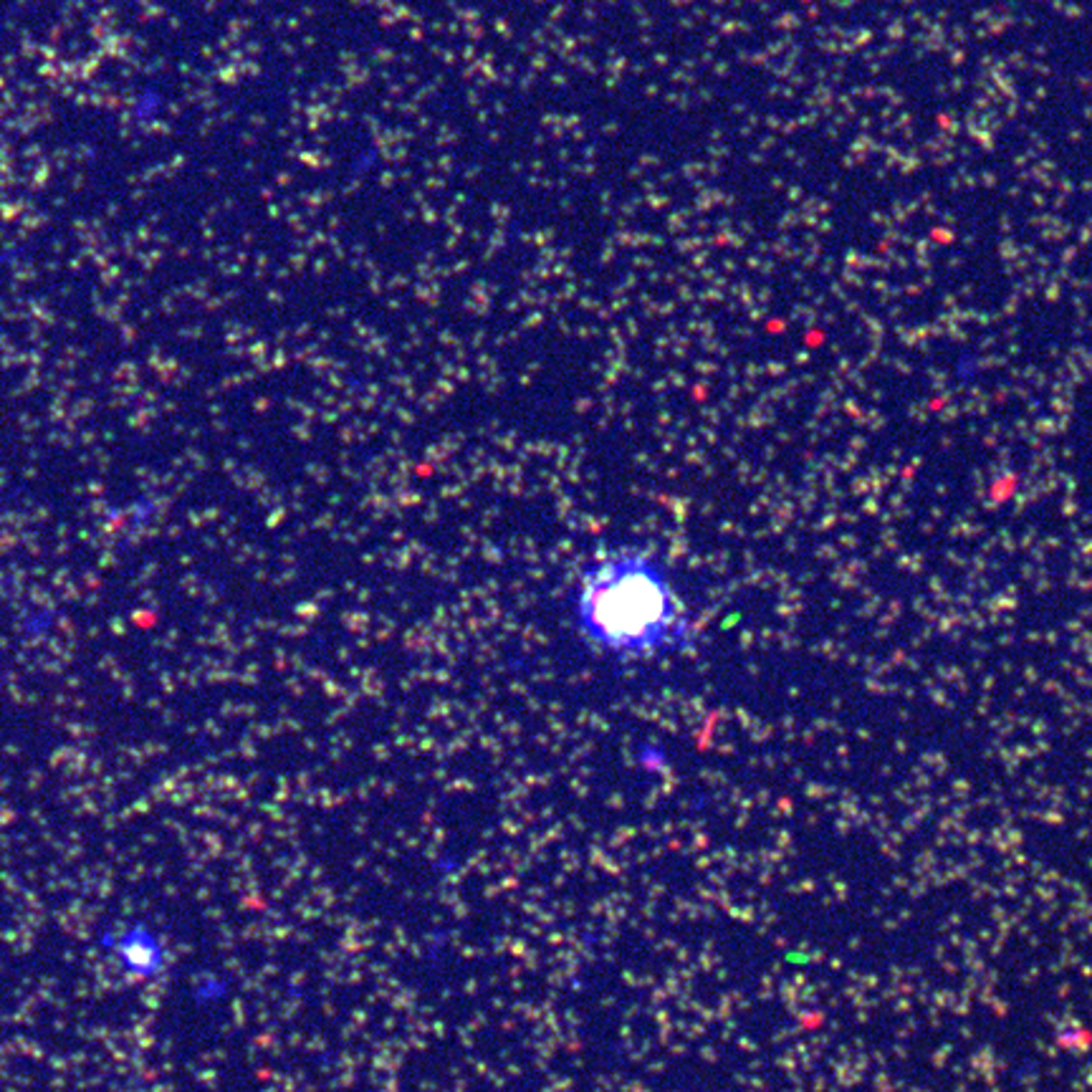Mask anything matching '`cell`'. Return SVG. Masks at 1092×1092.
<instances>
[{
  "label": "cell",
  "instance_id": "3957f363",
  "mask_svg": "<svg viewBox=\"0 0 1092 1092\" xmlns=\"http://www.w3.org/2000/svg\"><path fill=\"white\" fill-rule=\"evenodd\" d=\"M228 994V984L215 974H203L198 976V981L192 984V999L198 1004H218Z\"/></svg>",
  "mask_w": 1092,
  "mask_h": 1092
},
{
  "label": "cell",
  "instance_id": "6da1fadb",
  "mask_svg": "<svg viewBox=\"0 0 1092 1092\" xmlns=\"http://www.w3.org/2000/svg\"><path fill=\"white\" fill-rule=\"evenodd\" d=\"M579 642L615 665H645L686 653L696 619L665 559L648 546H612L589 556L566 595Z\"/></svg>",
  "mask_w": 1092,
  "mask_h": 1092
},
{
  "label": "cell",
  "instance_id": "7a4b0ae2",
  "mask_svg": "<svg viewBox=\"0 0 1092 1092\" xmlns=\"http://www.w3.org/2000/svg\"><path fill=\"white\" fill-rule=\"evenodd\" d=\"M107 956L127 979L158 981L168 971L169 951L165 935L147 921H124L104 934L102 941Z\"/></svg>",
  "mask_w": 1092,
  "mask_h": 1092
}]
</instances>
